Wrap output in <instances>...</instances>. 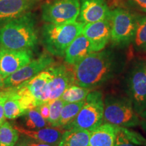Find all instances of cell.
Wrapping results in <instances>:
<instances>
[{"label": "cell", "mask_w": 146, "mask_h": 146, "mask_svg": "<svg viewBox=\"0 0 146 146\" xmlns=\"http://www.w3.org/2000/svg\"><path fill=\"white\" fill-rule=\"evenodd\" d=\"M127 2L133 10L146 14V0H127Z\"/></svg>", "instance_id": "f546056e"}, {"label": "cell", "mask_w": 146, "mask_h": 146, "mask_svg": "<svg viewBox=\"0 0 146 146\" xmlns=\"http://www.w3.org/2000/svg\"><path fill=\"white\" fill-rule=\"evenodd\" d=\"M125 90L139 116L146 110V60H137L125 76Z\"/></svg>", "instance_id": "8992f818"}, {"label": "cell", "mask_w": 146, "mask_h": 146, "mask_svg": "<svg viewBox=\"0 0 146 146\" xmlns=\"http://www.w3.org/2000/svg\"><path fill=\"white\" fill-rule=\"evenodd\" d=\"M85 24L81 22L45 23L41 27V42L49 54L57 57L64 56L69 45L82 33Z\"/></svg>", "instance_id": "3957f363"}, {"label": "cell", "mask_w": 146, "mask_h": 146, "mask_svg": "<svg viewBox=\"0 0 146 146\" xmlns=\"http://www.w3.org/2000/svg\"><path fill=\"white\" fill-rule=\"evenodd\" d=\"M9 94L5 100L3 108L4 114L6 119L14 120L23 116L26 112L22 108L18 99V95L14 89H8Z\"/></svg>", "instance_id": "ffe728a7"}, {"label": "cell", "mask_w": 146, "mask_h": 146, "mask_svg": "<svg viewBox=\"0 0 146 146\" xmlns=\"http://www.w3.org/2000/svg\"><path fill=\"white\" fill-rule=\"evenodd\" d=\"M91 52L89 40L81 33L67 47L64 55L65 62L68 64L74 66Z\"/></svg>", "instance_id": "e0dca14e"}, {"label": "cell", "mask_w": 146, "mask_h": 146, "mask_svg": "<svg viewBox=\"0 0 146 146\" xmlns=\"http://www.w3.org/2000/svg\"><path fill=\"white\" fill-rule=\"evenodd\" d=\"M90 131L83 129L64 130L58 146H89Z\"/></svg>", "instance_id": "d6986e66"}, {"label": "cell", "mask_w": 146, "mask_h": 146, "mask_svg": "<svg viewBox=\"0 0 146 146\" xmlns=\"http://www.w3.org/2000/svg\"><path fill=\"white\" fill-rule=\"evenodd\" d=\"M141 119V125L144 130L146 131V110L139 115Z\"/></svg>", "instance_id": "d6a6232c"}, {"label": "cell", "mask_w": 146, "mask_h": 146, "mask_svg": "<svg viewBox=\"0 0 146 146\" xmlns=\"http://www.w3.org/2000/svg\"><path fill=\"white\" fill-rule=\"evenodd\" d=\"M4 89V78L0 74V89Z\"/></svg>", "instance_id": "836d02e7"}, {"label": "cell", "mask_w": 146, "mask_h": 146, "mask_svg": "<svg viewBox=\"0 0 146 146\" xmlns=\"http://www.w3.org/2000/svg\"><path fill=\"white\" fill-rule=\"evenodd\" d=\"M19 143H23V145H25V146H58L51 145V144L48 143H41V142L39 141H36L33 139H28L26 137H23L21 141H19Z\"/></svg>", "instance_id": "1f68e13d"}, {"label": "cell", "mask_w": 146, "mask_h": 146, "mask_svg": "<svg viewBox=\"0 0 146 146\" xmlns=\"http://www.w3.org/2000/svg\"><path fill=\"white\" fill-rule=\"evenodd\" d=\"M125 66V60L111 50L91 52L74 65L73 82L94 90L119 76Z\"/></svg>", "instance_id": "6da1fadb"}, {"label": "cell", "mask_w": 146, "mask_h": 146, "mask_svg": "<svg viewBox=\"0 0 146 146\" xmlns=\"http://www.w3.org/2000/svg\"><path fill=\"white\" fill-rule=\"evenodd\" d=\"M133 43L136 50L139 52L146 51V16L137 18V29Z\"/></svg>", "instance_id": "d4e9b609"}, {"label": "cell", "mask_w": 146, "mask_h": 146, "mask_svg": "<svg viewBox=\"0 0 146 146\" xmlns=\"http://www.w3.org/2000/svg\"><path fill=\"white\" fill-rule=\"evenodd\" d=\"M39 41L36 21L28 12L0 28V47L14 50H31Z\"/></svg>", "instance_id": "7a4b0ae2"}, {"label": "cell", "mask_w": 146, "mask_h": 146, "mask_svg": "<svg viewBox=\"0 0 146 146\" xmlns=\"http://www.w3.org/2000/svg\"><path fill=\"white\" fill-rule=\"evenodd\" d=\"M120 128V130L123 133L124 135L132 143L139 146H146V139L141 135L139 133L129 130V129L125 127Z\"/></svg>", "instance_id": "4316f807"}, {"label": "cell", "mask_w": 146, "mask_h": 146, "mask_svg": "<svg viewBox=\"0 0 146 146\" xmlns=\"http://www.w3.org/2000/svg\"><path fill=\"white\" fill-rule=\"evenodd\" d=\"M114 146H139L132 143L124 135L119 127H117V133Z\"/></svg>", "instance_id": "83f0119b"}, {"label": "cell", "mask_w": 146, "mask_h": 146, "mask_svg": "<svg viewBox=\"0 0 146 146\" xmlns=\"http://www.w3.org/2000/svg\"><path fill=\"white\" fill-rule=\"evenodd\" d=\"M13 126L18 131L19 134L23 136V137L54 145H58L64 131L61 128L52 127H47L36 130H31L16 123H14Z\"/></svg>", "instance_id": "9a60e30c"}, {"label": "cell", "mask_w": 146, "mask_h": 146, "mask_svg": "<svg viewBox=\"0 0 146 146\" xmlns=\"http://www.w3.org/2000/svg\"><path fill=\"white\" fill-rule=\"evenodd\" d=\"M104 103V123L125 128L141 125L140 117L127 96L108 95Z\"/></svg>", "instance_id": "277c9868"}, {"label": "cell", "mask_w": 146, "mask_h": 146, "mask_svg": "<svg viewBox=\"0 0 146 146\" xmlns=\"http://www.w3.org/2000/svg\"><path fill=\"white\" fill-rule=\"evenodd\" d=\"M84 103L85 100L74 103H65L61 111L58 128H61L64 130V128L76 118Z\"/></svg>", "instance_id": "44dd1931"}, {"label": "cell", "mask_w": 146, "mask_h": 146, "mask_svg": "<svg viewBox=\"0 0 146 146\" xmlns=\"http://www.w3.org/2000/svg\"><path fill=\"white\" fill-rule=\"evenodd\" d=\"M91 91L90 89L72 84L68 86L60 97L64 103H74L83 101Z\"/></svg>", "instance_id": "603a6c76"}, {"label": "cell", "mask_w": 146, "mask_h": 146, "mask_svg": "<svg viewBox=\"0 0 146 146\" xmlns=\"http://www.w3.org/2000/svg\"><path fill=\"white\" fill-rule=\"evenodd\" d=\"M36 0H0V28L27 13Z\"/></svg>", "instance_id": "5bb4252c"}, {"label": "cell", "mask_w": 146, "mask_h": 146, "mask_svg": "<svg viewBox=\"0 0 146 146\" xmlns=\"http://www.w3.org/2000/svg\"><path fill=\"white\" fill-rule=\"evenodd\" d=\"M104 110L103 94L100 91L92 90L87 96L77 116L64 130L83 129L91 132L104 123Z\"/></svg>", "instance_id": "5b68a950"}, {"label": "cell", "mask_w": 146, "mask_h": 146, "mask_svg": "<svg viewBox=\"0 0 146 146\" xmlns=\"http://www.w3.org/2000/svg\"><path fill=\"white\" fill-rule=\"evenodd\" d=\"M35 108L39 111L42 117L48 121L50 117V102H42Z\"/></svg>", "instance_id": "4dcf8cb0"}, {"label": "cell", "mask_w": 146, "mask_h": 146, "mask_svg": "<svg viewBox=\"0 0 146 146\" xmlns=\"http://www.w3.org/2000/svg\"><path fill=\"white\" fill-rule=\"evenodd\" d=\"M52 70L50 67L49 66L37 75L20 85L26 87L31 94L35 98L39 105L42 102H48L47 87L52 79Z\"/></svg>", "instance_id": "2e32d148"}, {"label": "cell", "mask_w": 146, "mask_h": 146, "mask_svg": "<svg viewBox=\"0 0 146 146\" xmlns=\"http://www.w3.org/2000/svg\"><path fill=\"white\" fill-rule=\"evenodd\" d=\"M33 58L31 50H14L0 47V74L6 78Z\"/></svg>", "instance_id": "30bf717a"}, {"label": "cell", "mask_w": 146, "mask_h": 146, "mask_svg": "<svg viewBox=\"0 0 146 146\" xmlns=\"http://www.w3.org/2000/svg\"><path fill=\"white\" fill-rule=\"evenodd\" d=\"M117 127L109 123H102L90 132L89 146H114Z\"/></svg>", "instance_id": "ac0fdd59"}, {"label": "cell", "mask_w": 146, "mask_h": 146, "mask_svg": "<svg viewBox=\"0 0 146 146\" xmlns=\"http://www.w3.org/2000/svg\"><path fill=\"white\" fill-rule=\"evenodd\" d=\"M50 117L48 122L51 127L58 128L61 111L64 102L60 98L50 101Z\"/></svg>", "instance_id": "484cf974"}, {"label": "cell", "mask_w": 146, "mask_h": 146, "mask_svg": "<svg viewBox=\"0 0 146 146\" xmlns=\"http://www.w3.org/2000/svg\"><path fill=\"white\" fill-rule=\"evenodd\" d=\"M110 12L106 0H80L78 22L86 25L104 21L109 17Z\"/></svg>", "instance_id": "4fadbf2b"}, {"label": "cell", "mask_w": 146, "mask_h": 146, "mask_svg": "<svg viewBox=\"0 0 146 146\" xmlns=\"http://www.w3.org/2000/svg\"><path fill=\"white\" fill-rule=\"evenodd\" d=\"M54 63L51 54L43 53L36 59H33L29 64L4 79V89L14 88L21 85Z\"/></svg>", "instance_id": "9c48e42d"}, {"label": "cell", "mask_w": 146, "mask_h": 146, "mask_svg": "<svg viewBox=\"0 0 146 146\" xmlns=\"http://www.w3.org/2000/svg\"><path fill=\"white\" fill-rule=\"evenodd\" d=\"M109 19L112 45L125 47L132 43L136 31L137 18L126 9L116 8L110 12Z\"/></svg>", "instance_id": "52a82bcc"}, {"label": "cell", "mask_w": 146, "mask_h": 146, "mask_svg": "<svg viewBox=\"0 0 146 146\" xmlns=\"http://www.w3.org/2000/svg\"><path fill=\"white\" fill-rule=\"evenodd\" d=\"M23 127L31 130L51 127L48 121L44 119L36 108L28 110L23 115Z\"/></svg>", "instance_id": "7402d4cb"}, {"label": "cell", "mask_w": 146, "mask_h": 146, "mask_svg": "<svg viewBox=\"0 0 146 146\" xmlns=\"http://www.w3.org/2000/svg\"><path fill=\"white\" fill-rule=\"evenodd\" d=\"M52 78L47 87L48 102L60 98L62 95L73 82V73L64 64H54L50 66Z\"/></svg>", "instance_id": "7c38bea8"}, {"label": "cell", "mask_w": 146, "mask_h": 146, "mask_svg": "<svg viewBox=\"0 0 146 146\" xmlns=\"http://www.w3.org/2000/svg\"><path fill=\"white\" fill-rule=\"evenodd\" d=\"M80 12V0H47L41 5V18L47 23L76 21Z\"/></svg>", "instance_id": "ba28073f"}, {"label": "cell", "mask_w": 146, "mask_h": 146, "mask_svg": "<svg viewBox=\"0 0 146 146\" xmlns=\"http://www.w3.org/2000/svg\"><path fill=\"white\" fill-rule=\"evenodd\" d=\"M89 40L92 52L103 50L111 37V25L109 17L104 21L86 24L82 31Z\"/></svg>", "instance_id": "8fae6325"}, {"label": "cell", "mask_w": 146, "mask_h": 146, "mask_svg": "<svg viewBox=\"0 0 146 146\" xmlns=\"http://www.w3.org/2000/svg\"><path fill=\"white\" fill-rule=\"evenodd\" d=\"M19 140V133L13 125L5 121L0 126V146H14Z\"/></svg>", "instance_id": "cb8c5ba5"}, {"label": "cell", "mask_w": 146, "mask_h": 146, "mask_svg": "<svg viewBox=\"0 0 146 146\" xmlns=\"http://www.w3.org/2000/svg\"><path fill=\"white\" fill-rule=\"evenodd\" d=\"M9 94L8 89H2L0 90V126L5 121L3 106Z\"/></svg>", "instance_id": "f1b7e54d"}, {"label": "cell", "mask_w": 146, "mask_h": 146, "mask_svg": "<svg viewBox=\"0 0 146 146\" xmlns=\"http://www.w3.org/2000/svg\"><path fill=\"white\" fill-rule=\"evenodd\" d=\"M14 146H25V145H23V143H18L17 145H14Z\"/></svg>", "instance_id": "e575fe53"}]
</instances>
